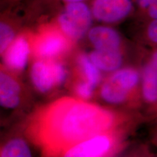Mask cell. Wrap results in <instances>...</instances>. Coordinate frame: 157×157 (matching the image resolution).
Segmentation results:
<instances>
[{
  "label": "cell",
  "mask_w": 157,
  "mask_h": 157,
  "mask_svg": "<svg viewBox=\"0 0 157 157\" xmlns=\"http://www.w3.org/2000/svg\"><path fill=\"white\" fill-rule=\"evenodd\" d=\"M151 63H153L154 65H155V66H157V51H156V52H154V54L152 55L151 56V58L150 61Z\"/></svg>",
  "instance_id": "44dd1931"
},
{
  "label": "cell",
  "mask_w": 157,
  "mask_h": 157,
  "mask_svg": "<svg viewBox=\"0 0 157 157\" xmlns=\"http://www.w3.org/2000/svg\"><path fill=\"white\" fill-rule=\"evenodd\" d=\"M78 63L87 82L95 87L101 79L99 68L90 60V57H87L86 55H81L79 56Z\"/></svg>",
  "instance_id": "9a60e30c"
},
{
  "label": "cell",
  "mask_w": 157,
  "mask_h": 157,
  "mask_svg": "<svg viewBox=\"0 0 157 157\" xmlns=\"http://www.w3.org/2000/svg\"><path fill=\"white\" fill-rule=\"evenodd\" d=\"M1 157H32L30 148L23 139L15 138L5 145Z\"/></svg>",
  "instance_id": "4fadbf2b"
},
{
  "label": "cell",
  "mask_w": 157,
  "mask_h": 157,
  "mask_svg": "<svg viewBox=\"0 0 157 157\" xmlns=\"http://www.w3.org/2000/svg\"><path fill=\"white\" fill-rule=\"evenodd\" d=\"M132 10V0H95L92 13L98 21L113 23L126 17Z\"/></svg>",
  "instance_id": "277c9868"
},
{
  "label": "cell",
  "mask_w": 157,
  "mask_h": 157,
  "mask_svg": "<svg viewBox=\"0 0 157 157\" xmlns=\"http://www.w3.org/2000/svg\"><path fill=\"white\" fill-rule=\"evenodd\" d=\"M14 31L9 25L1 23L0 25V52L5 53L14 39Z\"/></svg>",
  "instance_id": "2e32d148"
},
{
  "label": "cell",
  "mask_w": 157,
  "mask_h": 157,
  "mask_svg": "<svg viewBox=\"0 0 157 157\" xmlns=\"http://www.w3.org/2000/svg\"><path fill=\"white\" fill-rule=\"evenodd\" d=\"M113 120L112 113L101 107L65 98L39 113L31 132L45 152L58 154L105 132Z\"/></svg>",
  "instance_id": "6da1fadb"
},
{
  "label": "cell",
  "mask_w": 157,
  "mask_h": 157,
  "mask_svg": "<svg viewBox=\"0 0 157 157\" xmlns=\"http://www.w3.org/2000/svg\"><path fill=\"white\" fill-rule=\"evenodd\" d=\"M63 32L68 38L78 40L90 29L92 23V13L84 3H68L58 19Z\"/></svg>",
  "instance_id": "7a4b0ae2"
},
{
  "label": "cell",
  "mask_w": 157,
  "mask_h": 157,
  "mask_svg": "<svg viewBox=\"0 0 157 157\" xmlns=\"http://www.w3.org/2000/svg\"><path fill=\"white\" fill-rule=\"evenodd\" d=\"M147 35L152 42L157 44V19L153 20L147 29Z\"/></svg>",
  "instance_id": "ac0fdd59"
},
{
  "label": "cell",
  "mask_w": 157,
  "mask_h": 157,
  "mask_svg": "<svg viewBox=\"0 0 157 157\" xmlns=\"http://www.w3.org/2000/svg\"><path fill=\"white\" fill-rule=\"evenodd\" d=\"M90 60L99 69L105 71L117 70L122 63V57L118 50H97L93 51L90 55Z\"/></svg>",
  "instance_id": "30bf717a"
},
{
  "label": "cell",
  "mask_w": 157,
  "mask_h": 157,
  "mask_svg": "<svg viewBox=\"0 0 157 157\" xmlns=\"http://www.w3.org/2000/svg\"><path fill=\"white\" fill-rule=\"evenodd\" d=\"M94 88L95 87H93L89 82H81L76 86V92L78 96L84 99H87L93 95Z\"/></svg>",
  "instance_id": "e0dca14e"
},
{
  "label": "cell",
  "mask_w": 157,
  "mask_h": 157,
  "mask_svg": "<svg viewBox=\"0 0 157 157\" xmlns=\"http://www.w3.org/2000/svg\"><path fill=\"white\" fill-rule=\"evenodd\" d=\"M29 54V46L22 36L15 39L5 52V64L11 69L21 71L27 63Z\"/></svg>",
  "instance_id": "52a82bcc"
},
{
  "label": "cell",
  "mask_w": 157,
  "mask_h": 157,
  "mask_svg": "<svg viewBox=\"0 0 157 157\" xmlns=\"http://www.w3.org/2000/svg\"><path fill=\"white\" fill-rule=\"evenodd\" d=\"M89 39L97 50H118L121 39L113 29L105 26H97L89 32Z\"/></svg>",
  "instance_id": "ba28073f"
},
{
  "label": "cell",
  "mask_w": 157,
  "mask_h": 157,
  "mask_svg": "<svg viewBox=\"0 0 157 157\" xmlns=\"http://www.w3.org/2000/svg\"><path fill=\"white\" fill-rule=\"evenodd\" d=\"M146 11L151 18L153 20L157 19V0H156Z\"/></svg>",
  "instance_id": "d6986e66"
},
{
  "label": "cell",
  "mask_w": 157,
  "mask_h": 157,
  "mask_svg": "<svg viewBox=\"0 0 157 157\" xmlns=\"http://www.w3.org/2000/svg\"><path fill=\"white\" fill-rule=\"evenodd\" d=\"M64 1L67 2L68 3H71V2H80L82 1V0H64Z\"/></svg>",
  "instance_id": "7402d4cb"
},
{
  "label": "cell",
  "mask_w": 157,
  "mask_h": 157,
  "mask_svg": "<svg viewBox=\"0 0 157 157\" xmlns=\"http://www.w3.org/2000/svg\"><path fill=\"white\" fill-rule=\"evenodd\" d=\"M111 147V140L106 135H98L78 143L64 154L63 157H103Z\"/></svg>",
  "instance_id": "5b68a950"
},
{
  "label": "cell",
  "mask_w": 157,
  "mask_h": 157,
  "mask_svg": "<svg viewBox=\"0 0 157 157\" xmlns=\"http://www.w3.org/2000/svg\"><path fill=\"white\" fill-rule=\"evenodd\" d=\"M68 47L66 37L57 31H50L39 37L35 46V52L40 58L49 59L63 53Z\"/></svg>",
  "instance_id": "8992f818"
},
{
  "label": "cell",
  "mask_w": 157,
  "mask_h": 157,
  "mask_svg": "<svg viewBox=\"0 0 157 157\" xmlns=\"http://www.w3.org/2000/svg\"><path fill=\"white\" fill-rule=\"evenodd\" d=\"M109 78L121 89L130 93L138 83L139 74L136 70L127 68L116 71Z\"/></svg>",
  "instance_id": "7c38bea8"
},
{
  "label": "cell",
  "mask_w": 157,
  "mask_h": 157,
  "mask_svg": "<svg viewBox=\"0 0 157 157\" xmlns=\"http://www.w3.org/2000/svg\"><path fill=\"white\" fill-rule=\"evenodd\" d=\"M101 94L105 101L111 103H119L124 101L129 93L119 88L109 78L102 86Z\"/></svg>",
  "instance_id": "5bb4252c"
},
{
  "label": "cell",
  "mask_w": 157,
  "mask_h": 157,
  "mask_svg": "<svg viewBox=\"0 0 157 157\" xmlns=\"http://www.w3.org/2000/svg\"><path fill=\"white\" fill-rule=\"evenodd\" d=\"M156 0H137V5L140 9L146 10Z\"/></svg>",
  "instance_id": "ffe728a7"
},
{
  "label": "cell",
  "mask_w": 157,
  "mask_h": 157,
  "mask_svg": "<svg viewBox=\"0 0 157 157\" xmlns=\"http://www.w3.org/2000/svg\"><path fill=\"white\" fill-rule=\"evenodd\" d=\"M21 100V87L13 76L2 71L0 73V103L2 106L13 109Z\"/></svg>",
  "instance_id": "9c48e42d"
},
{
  "label": "cell",
  "mask_w": 157,
  "mask_h": 157,
  "mask_svg": "<svg viewBox=\"0 0 157 157\" xmlns=\"http://www.w3.org/2000/svg\"><path fill=\"white\" fill-rule=\"evenodd\" d=\"M66 77V68L59 63L39 60L31 67V81L35 87L42 93H47L61 84Z\"/></svg>",
  "instance_id": "3957f363"
},
{
  "label": "cell",
  "mask_w": 157,
  "mask_h": 157,
  "mask_svg": "<svg viewBox=\"0 0 157 157\" xmlns=\"http://www.w3.org/2000/svg\"><path fill=\"white\" fill-rule=\"evenodd\" d=\"M143 95L146 101H157V66L149 62L143 71Z\"/></svg>",
  "instance_id": "8fae6325"
}]
</instances>
